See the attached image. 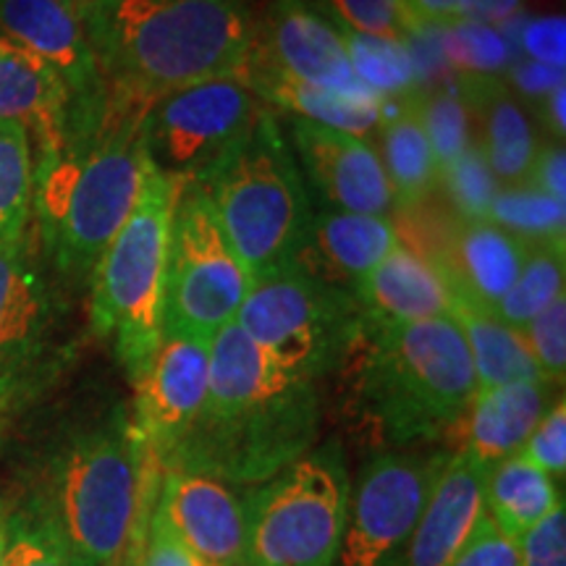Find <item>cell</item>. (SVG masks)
<instances>
[{"instance_id":"1","label":"cell","mask_w":566,"mask_h":566,"mask_svg":"<svg viewBox=\"0 0 566 566\" xmlns=\"http://www.w3.org/2000/svg\"><path fill=\"white\" fill-rule=\"evenodd\" d=\"M317 428L321 399L313 380L283 370L231 323L210 342L200 415L160 470L263 485L313 451Z\"/></svg>"},{"instance_id":"2","label":"cell","mask_w":566,"mask_h":566,"mask_svg":"<svg viewBox=\"0 0 566 566\" xmlns=\"http://www.w3.org/2000/svg\"><path fill=\"white\" fill-rule=\"evenodd\" d=\"M76 13L108 108L134 116L166 92L242 74L258 30L247 0H92Z\"/></svg>"},{"instance_id":"3","label":"cell","mask_w":566,"mask_h":566,"mask_svg":"<svg viewBox=\"0 0 566 566\" xmlns=\"http://www.w3.org/2000/svg\"><path fill=\"white\" fill-rule=\"evenodd\" d=\"M158 470L132 415L116 407L55 446L21 520L69 566H126L158 499Z\"/></svg>"},{"instance_id":"4","label":"cell","mask_w":566,"mask_h":566,"mask_svg":"<svg viewBox=\"0 0 566 566\" xmlns=\"http://www.w3.org/2000/svg\"><path fill=\"white\" fill-rule=\"evenodd\" d=\"M139 122L108 108L101 129L38 160L32 221L48 268L69 286L90 283L153 171Z\"/></svg>"},{"instance_id":"5","label":"cell","mask_w":566,"mask_h":566,"mask_svg":"<svg viewBox=\"0 0 566 566\" xmlns=\"http://www.w3.org/2000/svg\"><path fill=\"white\" fill-rule=\"evenodd\" d=\"M349 357L357 412L394 449L441 441L478 391L454 317L363 328Z\"/></svg>"},{"instance_id":"6","label":"cell","mask_w":566,"mask_h":566,"mask_svg":"<svg viewBox=\"0 0 566 566\" xmlns=\"http://www.w3.org/2000/svg\"><path fill=\"white\" fill-rule=\"evenodd\" d=\"M229 244L258 283L292 268L313 221V195L271 108H263L212 174L197 184Z\"/></svg>"},{"instance_id":"7","label":"cell","mask_w":566,"mask_h":566,"mask_svg":"<svg viewBox=\"0 0 566 566\" xmlns=\"http://www.w3.org/2000/svg\"><path fill=\"white\" fill-rule=\"evenodd\" d=\"M179 184L150 171L134 210L90 279V328L113 338L134 378L163 338L168 247Z\"/></svg>"},{"instance_id":"8","label":"cell","mask_w":566,"mask_h":566,"mask_svg":"<svg viewBox=\"0 0 566 566\" xmlns=\"http://www.w3.org/2000/svg\"><path fill=\"white\" fill-rule=\"evenodd\" d=\"M349 478L338 446L307 451L247 495L244 566H334Z\"/></svg>"},{"instance_id":"9","label":"cell","mask_w":566,"mask_h":566,"mask_svg":"<svg viewBox=\"0 0 566 566\" xmlns=\"http://www.w3.org/2000/svg\"><path fill=\"white\" fill-rule=\"evenodd\" d=\"M237 325L275 365L313 384L346 363L363 328L349 292L292 268L252 283Z\"/></svg>"},{"instance_id":"10","label":"cell","mask_w":566,"mask_h":566,"mask_svg":"<svg viewBox=\"0 0 566 566\" xmlns=\"http://www.w3.org/2000/svg\"><path fill=\"white\" fill-rule=\"evenodd\" d=\"M250 289V273L226 239L208 195L197 184H184L171 221L163 336L212 342L237 323Z\"/></svg>"},{"instance_id":"11","label":"cell","mask_w":566,"mask_h":566,"mask_svg":"<svg viewBox=\"0 0 566 566\" xmlns=\"http://www.w3.org/2000/svg\"><path fill=\"white\" fill-rule=\"evenodd\" d=\"M263 108L242 74L166 92L139 122L147 160L179 187L200 184L244 139Z\"/></svg>"},{"instance_id":"12","label":"cell","mask_w":566,"mask_h":566,"mask_svg":"<svg viewBox=\"0 0 566 566\" xmlns=\"http://www.w3.org/2000/svg\"><path fill=\"white\" fill-rule=\"evenodd\" d=\"M51 273L34 221L0 242V420L59 363L63 302Z\"/></svg>"},{"instance_id":"13","label":"cell","mask_w":566,"mask_h":566,"mask_svg":"<svg viewBox=\"0 0 566 566\" xmlns=\"http://www.w3.org/2000/svg\"><path fill=\"white\" fill-rule=\"evenodd\" d=\"M451 451L391 449L349 485L342 548L334 566H405L412 533Z\"/></svg>"},{"instance_id":"14","label":"cell","mask_w":566,"mask_h":566,"mask_svg":"<svg viewBox=\"0 0 566 566\" xmlns=\"http://www.w3.org/2000/svg\"><path fill=\"white\" fill-rule=\"evenodd\" d=\"M0 38L55 71L71 101L66 142L90 137L108 113V90L84 24L69 0H0Z\"/></svg>"},{"instance_id":"15","label":"cell","mask_w":566,"mask_h":566,"mask_svg":"<svg viewBox=\"0 0 566 566\" xmlns=\"http://www.w3.org/2000/svg\"><path fill=\"white\" fill-rule=\"evenodd\" d=\"M244 66L265 69L357 101H378L354 74L342 32L310 0H275L254 30Z\"/></svg>"},{"instance_id":"16","label":"cell","mask_w":566,"mask_h":566,"mask_svg":"<svg viewBox=\"0 0 566 566\" xmlns=\"http://www.w3.org/2000/svg\"><path fill=\"white\" fill-rule=\"evenodd\" d=\"M210 342L163 336L134 375L132 422L147 451L163 464L192 428L208 394Z\"/></svg>"},{"instance_id":"17","label":"cell","mask_w":566,"mask_h":566,"mask_svg":"<svg viewBox=\"0 0 566 566\" xmlns=\"http://www.w3.org/2000/svg\"><path fill=\"white\" fill-rule=\"evenodd\" d=\"M289 145L321 210L394 218V195L370 139L289 118Z\"/></svg>"},{"instance_id":"18","label":"cell","mask_w":566,"mask_h":566,"mask_svg":"<svg viewBox=\"0 0 566 566\" xmlns=\"http://www.w3.org/2000/svg\"><path fill=\"white\" fill-rule=\"evenodd\" d=\"M155 509L200 562L244 566L247 509L229 483L202 472L163 470Z\"/></svg>"},{"instance_id":"19","label":"cell","mask_w":566,"mask_h":566,"mask_svg":"<svg viewBox=\"0 0 566 566\" xmlns=\"http://www.w3.org/2000/svg\"><path fill=\"white\" fill-rule=\"evenodd\" d=\"M396 244H399V233L391 218L346 210H315L292 271L352 294L354 286Z\"/></svg>"},{"instance_id":"20","label":"cell","mask_w":566,"mask_h":566,"mask_svg":"<svg viewBox=\"0 0 566 566\" xmlns=\"http://www.w3.org/2000/svg\"><path fill=\"white\" fill-rule=\"evenodd\" d=\"M478 147L501 189L530 187L537 139L525 105L501 76H459Z\"/></svg>"},{"instance_id":"21","label":"cell","mask_w":566,"mask_h":566,"mask_svg":"<svg viewBox=\"0 0 566 566\" xmlns=\"http://www.w3.org/2000/svg\"><path fill=\"white\" fill-rule=\"evenodd\" d=\"M352 296L363 328L451 317L457 304L441 273L401 242L354 286Z\"/></svg>"},{"instance_id":"22","label":"cell","mask_w":566,"mask_h":566,"mask_svg":"<svg viewBox=\"0 0 566 566\" xmlns=\"http://www.w3.org/2000/svg\"><path fill=\"white\" fill-rule=\"evenodd\" d=\"M485 472L462 451H451L409 541L405 566H451L485 514Z\"/></svg>"},{"instance_id":"23","label":"cell","mask_w":566,"mask_h":566,"mask_svg":"<svg viewBox=\"0 0 566 566\" xmlns=\"http://www.w3.org/2000/svg\"><path fill=\"white\" fill-rule=\"evenodd\" d=\"M551 388L554 386L543 380H530L475 391L470 407L446 438L454 441V451H462L483 467L520 454L537 420L551 407Z\"/></svg>"},{"instance_id":"24","label":"cell","mask_w":566,"mask_h":566,"mask_svg":"<svg viewBox=\"0 0 566 566\" xmlns=\"http://www.w3.org/2000/svg\"><path fill=\"white\" fill-rule=\"evenodd\" d=\"M69 116V92L55 71L17 42L0 38V122L30 126L40 160L63 147Z\"/></svg>"},{"instance_id":"25","label":"cell","mask_w":566,"mask_h":566,"mask_svg":"<svg viewBox=\"0 0 566 566\" xmlns=\"http://www.w3.org/2000/svg\"><path fill=\"white\" fill-rule=\"evenodd\" d=\"M375 137V150L394 195V212L433 200L441 184V168L417 111V90L384 103V118Z\"/></svg>"},{"instance_id":"26","label":"cell","mask_w":566,"mask_h":566,"mask_svg":"<svg viewBox=\"0 0 566 566\" xmlns=\"http://www.w3.org/2000/svg\"><path fill=\"white\" fill-rule=\"evenodd\" d=\"M244 82L258 95V101L273 113H289L292 118L313 122L331 129L357 134V137H373L384 118L386 101H357L344 97L338 92H328L313 84H304L289 76L273 74V71L244 66Z\"/></svg>"},{"instance_id":"27","label":"cell","mask_w":566,"mask_h":566,"mask_svg":"<svg viewBox=\"0 0 566 566\" xmlns=\"http://www.w3.org/2000/svg\"><path fill=\"white\" fill-rule=\"evenodd\" d=\"M451 317H454L464 336L467 352H470L472 359V370H475L478 391L543 380L520 331L509 328L506 323H501L488 310L472 307V304L462 302L454 304V315Z\"/></svg>"},{"instance_id":"28","label":"cell","mask_w":566,"mask_h":566,"mask_svg":"<svg viewBox=\"0 0 566 566\" xmlns=\"http://www.w3.org/2000/svg\"><path fill=\"white\" fill-rule=\"evenodd\" d=\"M558 504L562 495L556 491V480L522 454H512L488 467L485 514L514 541Z\"/></svg>"},{"instance_id":"29","label":"cell","mask_w":566,"mask_h":566,"mask_svg":"<svg viewBox=\"0 0 566 566\" xmlns=\"http://www.w3.org/2000/svg\"><path fill=\"white\" fill-rule=\"evenodd\" d=\"M38 155L30 126L0 122V242L32 221Z\"/></svg>"},{"instance_id":"30","label":"cell","mask_w":566,"mask_h":566,"mask_svg":"<svg viewBox=\"0 0 566 566\" xmlns=\"http://www.w3.org/2000/svg\"><path fill=\"white\" fill-rule=\"evenodd\" d=\"M566 247L564 242L530 244L525 265L516 275L514 286L509 289L493 315L509 328L522 331L533 317L546 310L556 296L564 294L566 273Z\"/></svg>"},{"instance_id":"31","label":"cell","mask_w":566,"mask_h":566,"mask_svg":"<svg viewBox=\"0 0 566 566\" xmlns=\"http://www.w3.org/2000/svg\"><path fill=\"white\" fill-rule=\"evenodd\" d=\"M357 80L378 101H391L415 90L417 61L409 42H396L367 34H342Z\"/></svg>"},{"instance_id":"32","label":"cell","mask_w":566,"mask_h":566,"mask_svg":"<svg viewBox=\"0 0 566 566\" xmlns=\"http://www.w3.org/2000/svg\"><path fill=\"white\" fill-rule=\"evenodd\" d=\"M485 221L495 223L525 244L564 242L566 202H558L535 187L499 189Z\"/></svg>"},{"instance_id":"33","label":"cell","mask_w":566,"mask_h":566,"mask_svg":"<svg viewBox=\"0 0 566 566\" xmlns=\"http://www.w3.org/2000/svg\"><path fill=\"white\" fill-rule=\"evenodd\" d=\"M443 59L459 71V76H499L512 66V42L491 24L454 21L441 27Z\"/></svg>"},{"instance_id":"34","label":"cell","mask_w":566,"mask_h":566,"mask_svg":"<svg viewBox=\"0 0 566 566\" xmlns=\"http://www.w3.org/2000/svg\"><path fill=\"white\" fill-rule=\"evenodd\" d=\"M417 111L428 132L438 168L449 166L472 147V122L459 87H436L417 92Z\"/></svg>"},{"instance_id":"35","label":"cell","mask_w":566,"mask_h":566,"mask_svg":"<svg viewBox=\"0 0 566 566\" xmlns=\"http://www.w3.org/2000/svg\"><path fill=\"white\" fill-rule=\"evenodd\" d=\"M317 6L342 34H367L396 42L412 40L401 0H317Z\"/></svg>"},{"instance_id":"36","label":"cell","mask_w":566,"mask_h":566,"mask_svg":"<svg viewBox=\"0 0 566 566\" xmlns=\"http://www.w3.org/2000/svg\"><path fill=\"white\" fill-rule=\"evenodd\" d=\"M438 189H443L446 197H449L451 210L457 216L485 221L493 197L499 195L501 187L491 174V168H488V163L483 160V155L472 145L470 150L441 168V184H438Z\"/></svg>"},{"instance_id":"37","label":"cell","mask_w":566,"mask_h":566,"mask_svg":"<svg viewBox=\"0 0 566 566\" xmlns=\"http://www.w3.org/2000/svg\"><path fill=\"white\" fill-rule=\"evenodd\" d=\"M548 386H562L566 373V300L556 296L520 331Z\"/></svg>"},{"instance_id":"38","label":"cell","mask_w":566,"mask_h":566,"mask_svg":"<svg viewBox=\"0 0 566 566\" xmlns=\"http://www.w3.org/2000/svg\"><path fill=\"white\" fill-rule=\"evenodd\" d=\"M527 462L541 467L554 480H564L566 472V405L564 396L551 405L537 420L535 430L520 451Z\"/></svg>"},{"instance_id":"39","label":"cell","mask_w":566,"mask_h":566,"mask_svg":"<svg viewBox=\"0 0 566 566\" xmlns=\"http://www.w3.org/2000/svg\"><path fill=\"white\" fill-rule=\"evenodd\" d=\"M520 566H566V512L564 501L537 525L516 537Z\"/></svg>"},{"instance_id":"40","label":"cell","mask_w":566,"mask_h":566,"mask_svg":"<svg viewBox=\"0 0 566 566\" xmlns=\"http://www.w3.org/2000/svg\"><path fill=\"white\" fill-rule=\"evenodd\" d=\"M451 566H520V551L514 537L501 533L491 516L483 514Z\"/></svg>"},{"instance_id":"41","label":"cell","mask_w":566,"mask_h":566,"mask_svg":"<svg viewBox=\"0 0 566 566\" xmlns=\"http://www.w3.org/2000/svg\"><path fill=\"white\" fill-rule=\"evenodd\" d=\"M139 543V566H200V558L176 537L174 530L166 525V520H163L155 506L147 514L145 533H142Z\"/></svg>"},{"instance_id":"42","label":"cell","mask_w":566,"mask_h":566,"mask_svg":"<svg viewBox=\"0 0 566 566\" xmlns=\"http://www.w3.org/2000/svg\"><path fill=\"white\" fill-rule=\"evenodd\" d=\"M0 566H69L51 543L21 516H9V541Z\"/></svg>"},{"instance_id":"43","label":"cell","mask_w":566,"mask_h":566,"mask_svg":"<svg viewBox=\"0 0 566 566\" xmlns=\"http://www.w3.org/2000/svg\"><path fill=\"white\" fill-rule=\"evenodd\" d=\"M564 17L533 19L522 30V48L535 63L564 71Z\"/></svg>"},{"instance_id":"44","label":"cell","mask_w":566,"mask_h":566,"mask_svg":"<svg viewBox=\"0 0 566 566\" xmlns=\"http://www.w3.org/2000/svg\"><path fill=\"white\" fill-rule=\"evenodd\" d=\"M530 187L541 189L554 200H566V155L562 142H548L537 147Z\"/></svg>"},{"instance_id":"45","label":"cell","mask_w":566,"mask_h":566,"mask_svg":"<svg viewBox=\"0 0 566 566\" xmlns=\"http://www.w3.org/2000/svg\"><path fill=\"white\" fill-rule=\"evenodd\" d=\"M472 0H401L412 34L422 27H446L464 21Z\"/></svg>"},{"instance_id":"46","label":"cell","mask_w":566,"mask_h":566,"mask_svg":"<svg viewBox=\"0 0 566 566\" xmlns=\"http://www.w3.org/2000/svg\"><path fill=\"white\" fill-rule=\"evenodd\" d=\"M512 76H514V90H512L514 95L516 97L520 95L533 97V101H537V103H541L558 82H564L562 69L543 66V63H535V61L512 66Z\"/></svg>"},{"instance_id":"47","label":"cell","mask_w":566,"mask_h":566,"mask_svg":"<svg viewBox=\"0 0 566 566\" xmlns=\"http://www.w3.org/2000/svg\"><path fill=\"white\" fill-rule=\"evenodd\" d=\"M522 0H472L464 21H480V24H495V21L512 19L520 11Z\"/></svg>"},{"instance_id":"48","label":"cell","mask_w":566,"mask_h":566,"mask_svg":"<svg viewBox=\"0 0 566 566\" xmlns=\"http://www.w3.org/2000/svg\"><path fill=\"white\" fill-rule=\"evenodd\" d=\"M564 95H566L564 82H558L556 87L541 101V118L548 126L551 139L562 142V145H564V126H566L564 124Z\"/></svg>"},{"instance_id":"49","label":"cell","mask_w":566,"mask_h":566,"mask_svg":"<svg viewBox=\"0 0 566 566\" xmlns=\"http://www.w3.org/2000/svg\"><path fill=\"white\" fill-rule=\"evenodd\" d=\"M9 509L3 506V501H0V562H3V548H6V541H9Z\"/></svg>"},{"instance_id":"50","label":"cell","mask_w":566,"mask_h":566,"mask_svg":"<svg viewBox=\"0 0 566 566\" xmlns=\"http://www.w3.org/2000/svg\"><path fill=\"white\" fill-rule=\"evenodd\" d=\"M71 6H74V9H80V6H87V3H92V0H69Z\"/></svg>"},{"instance_id":"51","label":"cell","mask_w":566,"mask_h":566,"mask_svg":"<svg viewBox=\"0 0 566 566\" xmlns=\"http://www.w3.org/2000/svg\"><path fill=\"white\" fill-rule=\"evenodd\" d=\"M200 566H212V564H205V562H200Z\"/></svg>"}]
</instances>
